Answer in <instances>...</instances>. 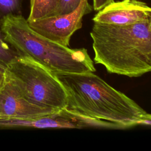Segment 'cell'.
I'll list each match as a JSON object with an SVG mask.
<instances>
[{
  "label": "cell",
  "mask_w": 151,
  "mask_h": 151,
  "mask_svg": "<svg viewBox=\"0 0 151 151\" xmlns=\"http://www.w3.org/2000/svg\"><path fill=\"white\" fill-rule=\"evenodd\" d=\"M67 93V109L90 118L105 120L122 128L150 120L151 114L93 72L58 76Z\"/></svg>",
  "instance_id": "1"
},
{
  "label": "cell",
  "mask_w": 151,
  "mask_h": 151,
  "mask_svg": "<svg viewBox=\"0 0 151 151\" xmlns=\"http://www.w3.org/2000/svg\"><path fill=\"white\" fill-rule=\"evenodd\" d=\"M150 24L94 22L90 36L95 63L103 65L109 73L130 77L151 72Z\"/></svg>",
  "instance_id": "2"
},
{
  "label": "cell",
  "mask_w": 151,
  "mask_h": 151,
  "mask_svg": "<svg viewBox=\"0 0 151 151\" xmlns=\"http://www.w3.org/2000/svg\"><path fill=\"white\" fill-rule=\"evenodd\" d=\"M1 29L6 42L18 54L38 62L57 76L96 71L86 48L71 49L43 37L21 14L3 18Z\"/></svg>",
  "instance_id": "3"
},
{
  "label": "cell",
  "mask_w": 151,
  "mask_h": 151,
  "mask_svg": "<svg viewBox=\"0 0 151 151\" xmlns=\"http://www.w3.org/2000/svg\"><path fill=\"white\" fill-rule=\"evenodd\" d=\"M6 74L29 101L58 111L67 107V93L61 81L38 62L19 54L8 64Z\"/></svg>",
  "instance_id": "4"
},
{
  "label": "cell",
  "mask_w": 151,
  "mask_h": 151,
  "mask_svg": "<svg viewBox=\"0 0 151 151\" xmlns=\"http://www.w3.org/2000/svg\"><path fill=\"white\" fill-rule=\"evenodd\" d=\"M88 0H81L73 11L63 15L45 17L32 22L29 26L43 37L68 47L72 35L82 27L83 17L91 12Z\"/></svg>",
  "instance_id": "5"
},
{
  "label": "cell",
  "mask_w": 151,
  "mask_h": 151,
  "mask_svg": "<svg viewBox=\"0 0 151 151\" xmlns=\"http://www.w3.org/2000/svg\"><path fill=\"white\" fill-rule=\"evenodd\" d=\"M93 21L119 25L151 22V7L138 0L113 1L99 10Z\"/></svg>",
  "instance_id": "6"
},
{
  "label": "cell",
  "mask_w": 151,
  "mask_h": 151,
  "mask_svg": "<svg viewBox=\"0 0 151 151\" xmlns=\"http://www.w3.org/2000/svg\"><path fill=\"white\" fill-rule=\"evenodd\" d=\"M0 108L2 119L37 117L60 111L41 106L25 99L6 74L5 82L0 88Z\"/></svg>",
  "instance_id": "7"
},
{
  "label": "cell",
  "mask_w": 151,
  "mask_h": 151,
  "mask_svg": "<svg viewBox=\"0 0 151 151\" xmlns=\"http://www.w3.org/2000/svg\"><path fill=\"white\" fill-rule=\"evenodd\" d=\"M60 0H30L28 22L55 15Z\"/></svg>",
  "instance_id": "8"
},
{
  "label": "cell",
  "mask_w": 151,
  "mask_h": 151,
  "mask_svg": "<svg viewBox=\"0 0 151 151\" xmlns=\"http://www.w3.org/2000/svg\"><path fill=\"white\" fill-rule=\"evenodd\" d=\"M22 0H0V19L9 15H21Z\"/></svg>",
  "instance_id": "9"
},
{
  "label": "cell",
  "mask_w": 151,
  "mask_h": 151,
  "mask_svg": "<svg viewBox=\"0 0 151 151\" xmlns=\"http://www.w3.org/2000/svg\"><path fill=\"white\" fill-rule=\"evenodd\" d=\"M19 55V54L14 50L13 48H11V46L5 40L1 29V20L0 19V60L8 65Z\"/></svg>",
  "instance_id": "10"
},
{
  "label": "cell",
  "mask_w": 151,
  "mask_h": 151,
  "mask_svg": "<svg viewBox=\"0 0 151 151\" xmlns=\"http://www.w3.org/2000/svg\"><path fill=\"white\" fill-rule=\"evenodd\" d=\"M80 1L81 0H60L55 15L65 14L73 11L79 5Z\"/></svg>",
  "instance_id": "11"
},
{
  "label": "cell",
  "mask_w": 151,
  "mask_h": 151,
  "mask_svg": "<svg viewBox=\"0 0 151 151\" xmlns=\"http://www.w3.org/2000/svg\"><path fill=\"white\" fill-rule=\"evenodd\" d=\"M114 0H93V8L95 11H99Z\"/></svg>",
  "instance_id": "12"
},
{
  "label": "cell",
  "mask_w": 151,
  "mask_h": 151,
  "mask_svg": "<svg viewBox=\"0 0 151 151\" xmlns=\"http://www.w3.org/2000/svg\"><path fill=\"white\" fill-rule=\"evenodd\" d=\"M8 65L4 63L3 61L0 60V73L2 74H5L7 70Z\"/></svg>",
  "instance_id": "13"
},
{
  "label": "cell",
  "mask_w": 151,
  "mask_h": 151,
  "mask_svg": "<svg viewBox=\"0 0 151 151\" xmlns=\"http://www.w3.org/2000/svg\"><path fill=\"white\" fill-rule=\"evenodd\" d=\"M6 80V74L0 73V88L4 86Z\"/></svg>",
  "instance_id": "14"
},
{
  "label": "cell",
  "mask_w": 151,
  "mask_h": 151,
  "mask_svg": "<svg viewBox=\"0 0 151 151\" xmlns=\"http://www.w3.org/2000/svg\"><path fill=\"white\" fill-rule=\"evenodd\" d=\"M138 124H142V125H146V126H151V119L150 120H146L140 121L138 123Z\"/></svg>",
  "instance_id": "15"
},
{
  "label": "cell",
  "mask_w": 151,
  "mask_h": 151,
  "mask_svg": "<svg viewBox=\"0 0 151 151\" xmlns=\"http://www.w3.org/2000/svg\"><path fill=\"white\" fill-rule=\"evenodd\" d=\"M0 119H2V116H1V108H0Z\"/></svg>",
  "instance_id": "16"
},
{
  "label": "cell",
  "mask_w": 151,
  "mask_h": 151,
  "mask_svg": "<svg viewBox=\"0 0 151 151\" xmlns=\"http://www.w3.org/2000/svg\"><path fill=\"white\" fill-rule=\"evenodd\" d=\"M150 30H151V22H150Z\"/></svg>",
  "instance_id": "17"
}]
</instances>
